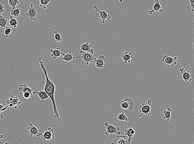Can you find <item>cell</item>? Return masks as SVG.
I'll return each mask as SVG.
<instances>
[{
  "instance_id": "obj_19",
  "label": "cell",
  "mask_w": 194,
  "mask_h": 144,
  "mask_svg": "<svg viewBox=\"0 0 194 144\" xmlns=\"http://www.w3.org/2000/svg\"><path fill=\"white\" fill-rule=\"evenodd\" d=\"M50 52L51 53V57H52L54 59H56L59 57L62 56L61 51L60 49V47H58L56 49H50Z\"/></svg>"
},
{
  "instance_id": "obj_7",
  "label": "cell",
  "mask_w": 194,
  "mask_h": 144,
  "mask_svg": "<svg viewBox=\"0 0 194 144\" xmlns=\"http://www.w3.org/2000/svg\"><path fill=\"white\" fill-rule=\"evenodd\" d=\"M27 17L30 19L36 21V17L37 16V10L34 7L33 4H31L30 8L28 9L26 13Z\"/></svg>"
},
{
  "instance_id": "obj_23",
  "label": "cell",
  "mask_w": 194,
  "mask_h": 144,
  "mask_svg": "<svg viewBox=\"0 0 194 144\" xmlns=\"http://www.w3.org/2000/svg\"><path fill=\"white\" fill-rule=\"evenodd\" d=\"M9 24L12 27L14 28H16L17 27V25H19V23H18V21H17V20L15 19L13 17V16H11L10 17V20H9Z\"/></svg>"
},
{
  "instance_id": "obj_24",
  "label": "cell",
  "mask_w": 194,
  "mask_h": 144,
  "mask_svg": "<svg viewBox=\"0 0 194 144\" xmlns=\"http://www.w3.org/2000/svg\"><path fill=\"white\" fill-rule=\"evenodd\" d=\"M8 22V19L6 17L0 15V26L1 27L5 28L6 27Z\"/></svg>"
},
{
  "instance_id": "obj_39",
  "label": "cell",
  "mask_w": 194,
  "mask_h": 144,
  "mask_svg": "<svg viewBox=\"0 0 194 144\" xmlns=\"http://www.w3.org/2000/svg\"><path fill=\"white\" fill-rule=\"evenodd\" d=\"M1 33V30H0V33Z\"/></svg>"
},
{
  "instance_id": "obj_28",
  "label": "cell",
  "mask_w": 194,
  "mask_h": 144,
  "mask_svg": "<svg viewBox=\"0 0 194 144\" xmlns=\"http://www.w3.org/2000/svg\"><path fill=\"white\" fill-rule=\"evenodd\" d=\"M125 135H127L128 137V138L127 140V141L128 144H130L131 142L132 138H133V135L131 133V132H130L129 128H128V129H126L125 130Z\"/></svg>"
},
{
  "instance_id": "obj_1",
  "label": "cell",
  "mask_w": 194,
  "mask_h": 144,
  "mask_svg": "<svg viewBox=\"0 0 194 144\" xmlns=\"http://www.w3.org/2000/svg\"><path fill=\"white\" fill-rule=\"evenodd\" d=\"M39 62L40 63V67L43 70V72H44L45 77H46V83H45V87H44V91L46 92V94L48 95V97L52 101L55 118L57 119L58 121H60L61 119L60 118L58 111L57 108L55 99V93L56 92V87L55 86L54 82L50 81L48 77L47 69L45 67V65L42 60V58H39Z\"/></svg>"
},
{
  "instance_id": "obj_31",
  "label": "cell",
  "mask_w": 194,
  "mask_h": 144,
  "mask_svg": "<svg viewBox=\"0 0 194 144\" xmlns=\"http://www.w3.org/2000/svg\"><path fill=\"white\" fill-rule=\"evenodd\" d=\"M53 33L54 34V38L56 41L57 42H61L62 39L60 34L57 31H55Z\"/></svg>"
},
{
  "instance_id": "obj_2",
  "label": "cell",
  "mask_w": 194,
  "mask_h": 144,
  "mask_svg": "<svg viewBox=\"0 0 194 144\" xmlns=\"http://www.w3.org/2000/svg\"><path fill=\"white\" fill-rule=\"evenodd\" d=\"M79 53L81 54V56L74 57V59L75 58H81L84 62L89 65V63H94V61L96 60V58L93 54L91 53L87 52L84 51L80 50Z\"/></svg>"
},
{
  "instance_id": "obj_32",
  "label": "cell",
  "mask_w": 194,
  "mask_h": 144,
  "mask_svg": "<svg viewBox=\"0 0 194 144\" xmlns=\"http://www.w3.org/2000/svg\"><path fill=\"white\" fill-rule=\"evenodd\" d=\"M32 95V94H31L30 92H26L23 93V97L25 99H29L31 97Z\"/></svg>"
},
{
  "instance_id": "obj_18",
  "label": "cell",
  "mask_w": 194,
  "mask_h": 144,
  "mask_svg": "<svg viewBox=\"0 0 194 144\" xmlns=\"http://www.w3.org/2000/svg\"><path fill=\"white\" fill-rule=\"evenodd\" d=\"M33 94H37L39 96L40 99L42 100V103L44 102V100L45 99H48L49 97L48 95L46 93V92L44 91H42V90H40L39 92H38L37 90H36L35 92H33Z\"/></svg>"
},
{
  "instance_id": "obj_35",
  "label": "cell",
  "mask_w": 194,
  "mask_h": 144,
  "mask_svg": "<svg viewBox=\"0 0 194 144\" xmlns=\"http://www.w3.org/2000/svg\"><path fill=\"white\" fill-rule=\"evenodd\" d=\"M5 12V8L0 3V15Z\"/></svg>"
},
{
  "instance_id": "obj_17",
  "label": "cell",
  "mask_w": 194,
  "mask_h": 144,
  "mask_svg": "<svg viewBox=\"0 0 194 144\" xmlns=\"http://www.w3.org/2000/svg\"><path fill=\"white\" fill-rule=\"evenodd\" d=\"M115 143L118 144H128L126 138L125 136L120 135H118L117 136H116L114 141L112 143V144Z\"/></svg>"
},
{
  "instance_id": "obj_30",
  "label": "cell",
  "mask_w": 194,
  "mask_h": 144,
  "mask_svg": "<svg viewBox=\"0 0 194 144\" xmlns=\"http://www.w3.org/2000/svg\"><path fill=\"white\" fill-rule=\"evenodd\" d=\"M12 31H13V29H12V28L10 27H6V28H5V36H4V37L8 38Z\"/></svg>"
},
{
  "instance_id": "obj_4",
  "label": "cell",
  "mask_w": 194,
  "mask_h": 144,
  "mask_svg": "<svg viewBox=\"0 0 194 144\" xmlns=\"http://www.w3.org/2000/svg\"><path fill=\"white\" fill-rule=\"evenodd\" d=\"M105 125L107 128V130L105 132L106 135H109L110 134H117L118 135H120L121 134V131H120V128L119 127L114 126L112 123L105 122Z\"/></svg>"
},
{
  "instance_id": "obj_14",
  "label": "cell",
  "mask_w": 194,
  "mask_h": 144,
  "mask_svg": "<svg viewBox=\"0 0 194 144\" xmlns=\"http://www.w3.org/2000/svg\"><path fill=\"white\" fill-rule=\"evenodd\" d=\"M106 60V58L104 56H100L96 59L94 61V63L96 67L97 68H103L105 67V61Z\"/></svg>"
},
{
  "instance_id": "obj_25",
  "label": "cell",
  "mask_w": 194,
  "mask_h": 144,
  "mask_svg": "<svg viewBox=\"0 0 194 144\" xmlns=\"http://www.w3.org/2000/svg\"><path fill=\"white\" fill-rule=\"evenodd\" d=\"M40 7L46 9L49 7L48 4L50 2V0H40Z\"/></svg>"
},
{
  "instance_id": "obj_8",
  "label": "cell",
  "mask_w": 194,
  "mask_h": 144,
  "mask_svg": "<svg viewBox=\"0 0 194 144\" xmlns=\"http://www.w3.org/2000/svg\"><path fill=\"white\" fill-rule=\"evenodd\" d=\"M6 103L10 107H14L15 109H17V106L21 104L22 102L19 100L17 96H12L7 100Z\"/></svg>"
},
{
  "instance_id": "obj_15",
  "label": "cell",
  "mask_w": 194,
  "mask_h": 144,
  "mask_svg": "<svg viewBox=\"0 0 194 144\" xmlns=\"http://www.w3.org/2000/svg\"><path fill=\"white\" fill-rule=\"evenodd\" d=\"M122 59L125 64L130 63L131 62V60L133 58V56L131 52H125L122 54L121 56Z\"/></svg>"
},
{
  "instance_id": "obj_38",
  "label": "cell",
  "mask_w": 194,
  "mask_h": 144,
  "mask_svg": "<svg viewBox=\"0 0 194 144\" xmlns=\"http://www.w3.org/2000/svg\"><path fill=\"white\" fill-rule=\"evenodd\" d=\"M120 3L123 2V0H118Z\"/></svg>"
},
{
  "instance_id": "obj_21",
  "label": "cell",
  "mask_w": 194,
  "mask_h": 144,
  "mask_svg": "<svg viewBox=\"0 0 194 144\" xmlns=\"http://www.w3.org/2000/svg\"><path fill=\"white\" fill-rule=\"evenodd\" d=\"M33 88L29 87L26 84H23L20 85L18 87V90H19V91L22 92V93L28 92L30 93L31 94H33Z\"/></svg>"
},
{
  "instance_id": "obj_27",
  "label": "cell",
  "mask_w": 194,
  "mask_h": 144,
  "mask_svg": "<svg viewBox=\"0 0 194 144\" xmlns=\"http://www.w3.org/2000/svg\"><path fill=\"white\" fill-rule=\"evenodd\" d=\"M117 119L119 121H125V122L128 121V119L124 112L120 113L118 115Z\"/></svg>"
},
{
  "instance_id": "obj_16",
  "label": "cell",
  "mask_w": 194,
  "mask_h": 144,
  "mask_svg": "<svg viewBox=\"0 0 194 144\" xmlns=\"http://www.w3.org/2000/svg\"><path fill=\"white\" fill-rule=\"evenodd\" d=\"M92 44H90L89 42L83 43L80 46V50L84 51L94 54L93 49L92 48Z\"/></svg>"
},
{
  "instance_id": "obj_3",
  "label": "cell",
  "mask_w": 194,
  "mask_h": 144,
  "mask_svg": "<svg viewBox=\"0 0 194 144\" xmlns=\"http://www.w3.org/2000/svg\"><path fill=\"white\" fill-rule=\"evenodd\" d=\"M151 105V100H149L147 102L144 103L140 105L138 110L139 112L141 113V114L139 116V117L142 116L143 114L147 116H150Z\"/></svg>"
},
{
  "instance_id": "obj_11",
  "label": "cell",
  "mask_w": 194,
  "mask_h": 144,
  "mask_svg": "<svg viewBox=\"0 0 194 144\" xmlns=\"http://www.w3.org/2000/svg\"><path fill=\"white\" fill-rule=\"evenodd\" d=\"M94 9L96 11H97L100 13L99 17L102 19V23L105 24L106 20H109L111 19V15L109 13H107L106 11H100L98 9L97 7H96V6L94 7Z\"/></svg>"
},
{
  "instance_id": "obj_12",
  "label": "cell",
  "mask_w": 194,
  "mask_h": 144,
  "mask_svg": "<svg viewBox=\"0 0 194 144\" xmlns=\"http://www.w3.org/2000/svg\"><path fill=\"white\" fill-rule=\"evenodd\" d=\"M154 12H160L163 13L164 12V10L162 9V7L161 6L159 0H155V2L153 9L151 10L148 11V14L149 15H152Z\"/></svg>"
},
{
  "instance_id": "obj_36",
  "label": "cell",
  "mask_w": 194,
  "mask_h": 144,
  "mask_svg": "<svg viewBox=\"0 0 194 144\" xmlns=\"http://www.w3.org/2000/svg\"><path fill=\"white\" fill-rule=\"evenodd\" d=\"M4 119V115L2 114L0 112V119L1 120H2V119Z\"/></svg>"
},
{
  "instance_id": "obj_13",
  "label": "cell",
  "mask_w": 194,
  "mask_h": 144,
  "mask_svg": "<svg viewBox=\"0 0 194 144\" xmlns=\"http://www.w3.org/2000/svg\"><path fill=\"white\" fill-rule=\"evenodd\" d=\"M179 71L181 73L182 79L185 82L191 81L193 80L192 76L190 73V71H186L183 67L180 68Z\"/></svg>"
},
{
  "instance_id": "obj_20",
  "label": "cell",
  "mask_w": 194,
  "mask_h": 144,
  "mask_svg": "<svg viewBox=\"0 0 194 144\" xmlns=\"http://www.w3.org/2000/svg\"><path fill=\"white\" fill-rule=\"evenodd\" d=\"M173 111L172 109L169 107H167V109L164 111L163 113V119L169 121L171 118V113Z\"/></svg>"
},
{
  "instance_id": "obj_5",
  "label": "cell",
  "mask_w": 194,
  "mask_h": 144,
  "mask_svg": "<svg viewBox=\"0 0 194 144\" xmlns=\"http://www.w3.org/2000/svg\"><path fill=\"white\" fill-rule=\"evenodd\" d=\"M177 59V57H170L168 55H165L162 58L163 63L167 67H173L177 65L176 60Z\"/></svg>"
},
{
  "instance_id": "obj_29",
  "label": "cell",
  "mask_w": 194,
  "mask_h": 144,
  "mask_svg": "<svg viewBox=\"0 0 194 144\" xmlns=\"http://www.w3.org/2000/svg\"><path fill=\"white\" fill-rule=\"evenodd\" d=\"M20 14V9L17 8L11 10V15L13 17H19Z\"/></svg>"
},
{
  "instance_id": "obj_34",
  "label": "cell",
  "mask_w": 194,
  "mask_h": 144,
  "mask_svg": "<svg viewBox=\"0 0 194 144\" xmlns=\"http://www.w3.org/2000/svg\"><path fill=\"white\" fill-rule=\"evenodd\" d=\"M190 3V7L191 8V10L193 12H194V0H188Z\"/></svg>"
},
{
  "instance_id": "obj_9",
  "label": "cell",
  "mask_w": 194,
  "mask_h": 144,
  "mask_svg": "<svg viewBox=\"0 0 194 144\" xmlns=\"http://www.w3.org/2000/svg\"><path fill=\"white\" fill-rule=\"evenodd\" d=\"M27 130H28L30 136H36L38 137L39 138H40L42 134V133L39 132L38 128L35 125H33L32 123H30L29 124V126L27 127Z\"/></svg>"
},
{
  "instance_id": "obj_37",
  "label": "cell",
  "mask_w": 194,
  "mask_h": 144,
  "mask_svg": "<svg viewBox=\"0 0 194 144\" xmlns=\"http://www.w3.org/2000/svg\"><path fill=\"white\" fill-rule=\"evenodd\" d=\"M3 138H4V135H0V139H3ZM3 144V143L0 141V144Z\"/></svg>"
},
{
  "instance_id": "obj_26",
  "label": "cell",
  "mask_w": 194,
  "mask_h": 144,
  "mask_svg": "<svg viewBox=\"0 0 194 144\" xmlns=\"http://www.w3.org/2000/svg\"><path fill=\"white\" fill-rule=\"evenodd\" d=\"M9 5L12 7V10L15 9V7L19 5V0H8Z\"/></svg>"
},
{
  "instance_id": "obj_10",
  "label": "cell",
  "mask_w": 194,
  "mask_h": 144,
  "mask_svg": "<svg viewBox=\"0 0 194 144\" xmlns=\"http://www.w3.org/2000/svg\"><path fill=\"white\" fill-rule=\"evenodd\" d=\"M42 138L44 140L50 141L55 140V134L53 129L49 127L48 130L45 132L43 134H42Z\"/></svg>"
},
{
  "instance_id": "obj_22",
  "label": "cell",
  "mask_w": 194,
  "mask_h": 144,
  "mask_svg": "<svg viewBox=\"0 0 194 144\" xmlns=\"http://www.w3.org/2000/svg\"><path fill=\"white\" fill-rule=\"evenodd\" d=\"M62 55L63 56V57L61 58V60L66 61V62H70L74 59V56L71 52H69L67 54H65L63 52H62Z\"/></svg>"
},
{
  "instance_id": "obj_33",
  "label": "cell",
  "mask_w": 194,
  "mask_h": 144,
  "mask_svg": "<svg viewBox=\"0 0 194 144\" xmlns=\"http://www.w3.org/2000/svg\"><path fill=\"white\" fill-rule=\"evenodd\" d=\"M9 105H7V106L5 107L3 105L1 104L0 103V112L1 113L2 112L5 111L8 108V107H9Z\"/></svg>"
},
{
  "instance_id": "obj_6",
  "label": "cell",
  "mask_w": 194,
  "mask_h": 144,
  "mask_svg": "<svg viewBox=\"0 0 194 144\" xmlns=\"http://www.w3.org/2000/svg\"><path fill=\"white\" fill-rule=\"evenodd\" d=\"M133 100L128 98H126L120 102L121 108L128 111H131L133 108Z\"/></svg>"
}]
</instances>
